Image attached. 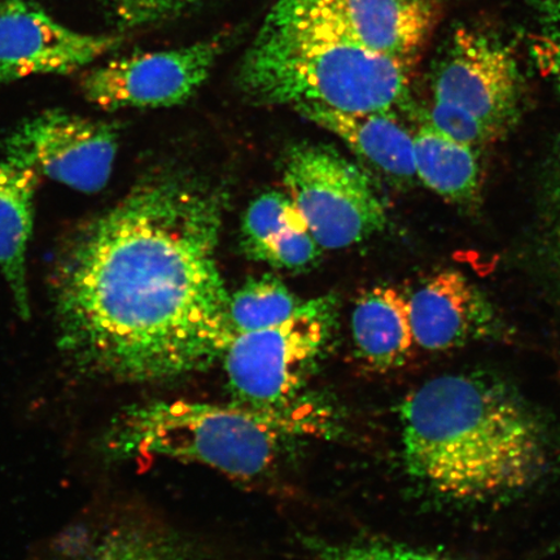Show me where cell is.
Here are the masks:
<instances>
[{
  "label": "cell",
  "instance_id": "7a4b0ae2",
  "mask_svg": "<svg viewBox=\"0 0 560 560\" xmlns=\"http://www.w3.org/2000/svg\"><path fill=\"white\" fill-rule=\"evenodd\" d=\"M406 471L462 505L511 499L549 465L548 431L509 384L487 374L433 377L400 410Z\"/></svg>",
  "mask_w": 560,
  "mask_h": 560
},
{
  "label": "cell",
  "instance_id": "6da1fadb",
  "mask_svg": "<svg viewBox=\"0 0 560 560\" xmlns=\"http://www.w3.org/2000/svg\"><path fill=\"white\" fill-rule=\"evenodd\" d=\"M222 212L219 194L161 173L83 231L54 285L58 345L81 374L160 382L222 357L231 341Z\"/></svg>",
  "mask_w": 560,
  "mask_h": 560
},
{
  "label": "cell",
  "instance_id": "30bf717a",
  "mask_svg": "<svg viewBox=\"0 0 560 560\" xmlns=\"http://www.w3.org/2000/svg\"><path fill=\"white\" fill-rule=\"evenodd\" d=\"M112 35L83 34L27 0H0V85L37 74L73 73L116 50Z\"/></svg>",
  "mask_w": 560,
  "mask_h": 560
},
{
  "label": "cell",
  "instance_id": "e0dca14e",
  "mask_svg": "<svg viewBox=\"0 0 560 560\" xmlns=\"http://www.w3.org/2000/svg\"><path fill=\"white\" fill-rule=\"evenodd\" d=\"M305 301L272 276L249 279L229 300L231 340L237 335L264 330L295 315Z\"/></svg>",
  "mask_w": 560,
  "mask_h": 560
},
{
  "label": "cell",
  "instance_id": "4fadbf2b",
  "mask_svg": "<svg viewBox=\"0 0 560 560\" xmlns=\"http://www.w3.org/2000/svg\"><path fill=\"white\" fill-rule=\"evenodd\" d=\"M296 112L339 137L357 156L398 184L418 178L415 136L398 120L395 110L346 114L305 107Z\"/></svg>",
  "mask_w": 560,
  "mask_h": 560
},
{
  "label": "cell",
  "instance_id": "ffe728a7",
  "mask_svg": "<svg viewBox=\"0 0 560 560\" xmlns=\"http://www.w3.org/2000/svg\"><path fill=\"white\" fill-rule=\"evenodd\" d=\"M314 560H452L438 552L381 541L312 542Z\"/></svg>",
  "mask_w": 560,
  "mask_h": 560
},
{
  "label": "cell",
  "instance_id": "44dd1931",
  "mask_svg": "<svg viewBox=\"0 0 560 560\" xmlns=\"http://www.w3.org/2000/svg\"><path fill=\"white\" fill-rule=\"evenodd\" d=\"M85 560H182L171 545L159 538L120 529L102 538Z\"/></svg>",
  "mask_w": 560,
  "mask_h": 560
},
{
  "label": "cell",
  "instance_id": "d6986e66",
  "mask_svg": "<svg viewBox=\"0 0 560 560\" xmlns=\"http://www.w3.org/2000/svg\"><path fill=\"white\" fill-rule=\"evenodd\" d=\"M320 249L303 217L291 202L285 226L270 243L266 262L280 269L304 270L318 260Z\"/></svg>",
  "mask_w": 560,
  "mask_h": 560
},
{
  "label": "cell",
  "instance_id": "3957f363",
  "mask_svg": "<svg viewBox=\"0 0 560 560\" xmlns=\"http://www.w3.org/2000/svg\"><path fill=\"white\" fill-rule=\"evenodd\" d=\"M415 68L370 50L322 0H277L240 70L249 100L369 114L394 112Z\"/></svg>",
  "mask_w": 560,
  "mask_h": 560
},
{
  "label": "cell",
  "instance_id": "ac0fdd59",
  "mask_svg": "<svg viewBox=\"0 0 560 560\" xmlns=\"http://www.w3.org/2000/svg\"><path fill=\"white\" fill-rule=\"evenodd\" d=\"M291 200L284 192L269 191L250 202L242 223V248L250 260L266 262L270 243L283 230Z\"/></svg>",
  "mask_w": 560,
  "mask_h": 560
},
{
  "label": "cell",
  "instance_id": "8992f818",
  "mask_svg": "<svg viewBox=\"0 0 560 560\" xmlns=\"http://www.w3.org/2000/svg\"><path fill=\"white\" fill-rule=\"evenodd\" d=\"M335 304L332 296L305 301L282 324L235 336L222 354L234 401L264 410L295 405L330 338Z\"/></svg>",
  "mask_w": 560,
  "mask_h": 560
},
{
  "label": "cell",
  "instance_id": "ba28073f",
  "mask_svg": "<svg viewBox=\"0 0 560 560\" xmlns=\"http://www.w3.org/2000/svg\"><path fill=\"white\" fill-rule=\"evenodd\" d=\"M117 151L115 124L60 109L30 118L5 142L7 156L85 194H95L107 186Z\"/></svg>",
  "mask_w": 560,
  "mask_h": 560
},
{
  "label": "cell",
  "instance_id": "9c48e42d",
  "mask_svg": "<svg viewBox=\"0 0 560 560\" xmlns=\"http://www.w3.org/2000/svg\"><path fill=\"white\" fill-rule=\"evenodd\" d=\"M220 52L214 39L116 59L83 77V95L104 110L172 107L190 100Z\"/></svg>",
  "mask_w": 560,
  "mask_h": 560
},
{
  "label": "cell",
  "instance_id": "5bb4252c",
  "mask_svg": "<svg viewBox=\"0 0 560 560\" xmlns=\"http://www.w3.org/2000/svg\"><path fill=\"white\" fill-rule=\"evenodd\" d=\"M38 172L23 161H0V271L21 317L31 314L26 284V250L33 230Z\"/></svg>",
  "mask_w": 560,
  "mask_h": 560
},
{
  "label": "cell",
  "instance_id": "603a6c76",
  "mask_svg": "<svg viewBox=\"0 0 560 560\" xmlns=\"http://www.w3.org/2000/svg\"><path fill=\"white\" fill-rule=\"evenodd\" d=\"M427 124L440 131L441 135L457 140L462 144L470 145L472 149L488 144L499 137L488 126L467 115L466 112L444 103L432 102Z\"/></svg>",
  "mask_w": 560,
  "mask_h": 560
},
{
  "label": "cell",
  "instance_id": "8fae6325",
  "mask_svg": "<svg viewBox=\"0 0 560 560\" xmlns=\"http://www.w3.org/2000/svg\"><path fill=\"white\" fill-rule=\"evenodd\" d=\"M419 347L441 352L499 339L503 327L492 304L462 272H438L409 298Z\"/></svg>",
  "mask_w": 560,
  "mask_h": 560
},
{
  "label": "cell",
  "instance_id": "d4e9b609",
  "mask_svg": "<svg viewBox=\"0 0 560 560\" xmlns=\"http://www.w3.org/2000/svg\"><path fill=\"white\" fill-rule=\"evenodd\" d=\"M551 235L555 243L557 260L560 264V147L556 160L555 177L551 180Z\"/></svg>",
  "mask_w": 560,
  "mask_h": 560
},
{
  "label": "cell",
  "instance_id": "7402d4cb",
  "mask_svg": "<svg viewBox=\"0 0 560 560\" xmlns=\"http://www.w3.org/2000/svg\"><path fill=\"white\" fill-rule=\"evenodd\" d=\"M537 11V27L529 37L530 54L560 91V0H541Z\"/></svg>",
  "mask_w": 560,
  "mask_h": 560
},
{
  "label": "cell",
  "instance_id": "52a82bcc",
  "mask_svg": "<svg viewBox=\"0 0 560 560\" xmlns=\"http://www.w3.org/2000/svg\"><path fill=\"white\" fill-rule=\"evenodd\" d=\"M432 95L501 136L520 115L522 77L513 50L495 35L458 27L433 72Z\"/></svg>",
  "mask_w": 560,
  "mask_h": 560
},
{
  "label": "cell",
  "instance_id": "2e32d148",
  "mask_svg": "<svg viewBox=\"0 0 560 560\" xmlns=\"http://www.w3.org/2000/svg\"><path fill=\"white\" fill-rule=\"evenodd\" d=\"M417 177L430 190L454 205L479 198L481 172L476 149L441 135L431 125L415 135Z\"/></svg>",
  "mask_w": 560,
  "mask_h": 560
},
{
  "label": "cell",
  "instance_id": "cb8c5ba5",
  "mask_svg": "<svg viewBox=\"0 0 560 560\" xmlns=\"http://www.w3.org/2000/svg\"><path fill=\"white\" fill-rule=\"evenodd\" d=\"M125 23L143 25L171 19L191 9L199 0H108Z\"/></svg>",
  "mask_w": 560,
  "mask_h": 560
},
{
  "label": "cell",
  "instance_id": "7c38bea8",
  "mask_svg": "<svg viewBox=\"0 0 560 560\" xmlns=\"http://www.w3.org/2000/svg\"><path fill=\"white\" fill-rule=\"evenodd\" d=\"M341 24L377 54L416 67L441 15L440 0H322Z\"/></svg>",
  "mask_w": 560,
  "mask_h": 560
},
{
  "label": "cell",
  "instance_id": "277c9868",
  "mask_svg": "<svg viewBox=\"0 0 560 560\" xmlns=\"http://www.w3.org/2000/svg\"><path fill=\"white\" fill-rule=\"evenodd\" d=\"M311 412L264 410L242 404L175 400L135 405L104 433L112 459L163 455L215 468L236 478L268 471L291 441L306 435Z\"/></svg>",
  "mask_w": 560,
  "mask_h": 560
},
{
  "label": "cell",
  "instance_id": "9a60e30c",
  "mask_svg": "<svg viewBox=\"0 0 560 560\" xmlns=\"http://www.w3.org/2000/svg\"><path fill=\"white\" fill-rule=\"evenodd\" d=\"M352 332L357 353L371 369L404 366L416 342L409 299L389 285L363 292L355 301Z\"/></svg>",
  "mask_w": 560,
  "mask_h": 560
},
{
  "label": "cell",
  "instance_id": "5b68a950",
  "mask_svg": "<svg viewBox=\"0 0 560 560\" xmlns=\"http://www.w3.org/2000/svg\"><path fill=\"white\" fill-rule=\"evenodd\" d=\"M283 185L322 249H345L387 225L374 180L334 147L300 143L287 151Z\"/></svg>",
  "mask_w": 560,
  "mask_h": 560
}]
</instances>
